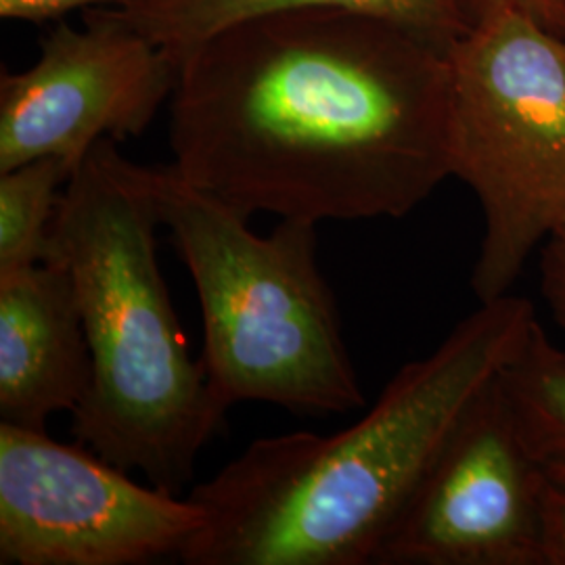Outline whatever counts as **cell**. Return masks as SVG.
Here are the masks:
<instances>
[{
    "label": "cell",
    "mask_w": 565,
    "mask_h": 565,
    "mask_svg": "<svg viewBox=\"0 0 565 565\" xmlns=\"http://www.w3.org/2000/svg\"><path fill=\"white\" fill-rule=\"evenodd\" d=\"M172 168L245 216L403 218L452 177L450 46L352 11L224 28L177 57Z\"/></svg>",
    "instance_id": "6da1fadb"
},
{
    "label": "cell",
    "mask_w": 565,
    "mask_h": 565,
    "mask_svg": "<svg viewBox=\"0 0 565 565\" xmlns=\"http://www.w3.org/2000/svg\"><path fill=\"white\" fill-rule=\"evenodd\" d=\"M539 324L501 296L404 364L363 417L335 434L260 438L191 499L207 515L186 565H366L450 434Z\"/></svg>",
    "instance_id": "7a4b0ae2"
},
{
    "label": "cell",
    "mask_w": 565,
    "mask_h": 565,
    "mask_svg": "<svg viewBox=\"0 0 565 565\" xmlns=\"http://www.w3.org/2000/svg\"><path fill=\"white\" fill-rule=\"evenodd\" d=\"M158 226L149 168L103 139L61 193L46 256L70 270L93 364L72 413L74 440L181 494L226 411L189 354L158 260Z\"/></svg>",
    "instance_id": "3957f363"
},
{
    "label": "cell",
    "mask_w": 565,
    "mask_h": 565,
    "mask_svg": "<svg viewBox=\"0 0 565 565\" xmlns=\"http://www.w3.org/2000/svg\"><path fill=\"white\" fill-rule=\"evenodd\" d=\"M149 172L162 226L198 289L200 361L218 406L264 403L303 415L364 406L317 260V224L279 221L258 235L249 216L184 181L172 163Z\"/></svg>",
    "instance_id": "277c9868"
},
{
    "label": "cell",
    "mask_w": 565,
    "mask_h": 565,
    "mask_svg": "<svg viewBox=\"0 0 565 565\" xmlns=\"http://www.w3.org/2000/svg\"><path fill=\"white\" fill-rule=\"evenodd\" d=\"M452 177L473 191L484 235L480 302L511 294L565 212V39L515 9L473 21L450 46Z\"/></svg>",
    "instance_id": "5b68a950"
},
{
    "label": "cell",
    "mask_w": 565,
    "mask_h": 565,
    "mask_svg": "<svg viewBox=\"0 0 565 565\" xmlns=\"http://www.w3.org/2000/svg\"><path fill=\"white\" fill-rule=\"evenodd\" d=\"M207 515L90 448L0 424V565H142L177 557Z\"/></svg>",
    "instance_id": "8992f818"
},
{
    "label": "cell",
    "mask_w": 565,
    "mask_h": 565,
    "mask_svg": "<svg viewBox=\"0 0 565 565\" xmlns=\"http://www.w3.org/2000/svg\"><path fill=\"white\" fill-rule=\"evenodd\" d=\"M545 480L497 377L429 465L375 564L543 565Z\"/></svg>",
    "instance_id": "52a82bcc"
},
{
    "label": "cell",
    "mask_w": 565,
    "mask_h": 565,
    "mask_svg": "<svg viewBox=\"0 0 565 565\" xmlns=\"http://www.w3.org/2000/svg\"><path fill=\"white\" fill-rule=\"evenodd\" d=\"M177 57L135 30L86 13L60 23L39 61L0 78V172L42 158L76 166L103 139L141 137L170 102Z\"/></svg>",
    "instance_id": "ba28073f"
},
{
    "label": "cell",
    "mask_w": 565,
    "mask_h": 565,
    "mask_svg": "<svg viewBox=\"0 0 565 565\" xmlns=\"http://www.w3.org/2000/svg\"><path fill=\"white\" fill-rule=\"evenodd\" d=\"M93 380L74 282L55 256L0 277V424L46 429Z\"/></svg>",
    "instance_id": "9c48e42d"
},
{
    "label": "cell",
    "mask_w": 565,
    "mask_h": 565,
    "mask_svg": "<svg viewBox=\"0 0 565 565\" xmlns=\"http://www.w3.org/2000/svg\"><path fill=\"white\" fill-rule=\"evenodd\" d=\"M324 9L394 21L446 46H452L471 25L463 0H114L90 13L121 23L179 57L235 23Z\"/></svg>",
    "instance_id": "30bf717a"
},
{
    "label": "cell",
    "mask_w": 565,
    "mask_h": 565,
    "mask_svg": "<svg viewBox=\"0 0 565 565\" xmlns=\"http://www.w3.org/2000/svg\"><path fill=\"white\" fill-rule=\"evenodd\" d=\"M509 413L546 478L565 486V350L539 321L499 375Z\"/></svg>",
    "instance_id": "8fae6325"
},
{
    "label": "cell",
    "mask_w": 565,
    "mask_h": 565,
    "mask_svg": "<svg viewBox=\"0 0 565 565\" xmlns=\"http://www.w3.org/2000/svg\"><path fill=\"white\" fill-rule=\"evenodd\" d=\"M74 166L42 158L0 172V277L42 263Z\"/></svg>",
    "instance_id": "7c38bea8"
},
{
    "label": "cell",
    "mask_w": 565,
    "mask_h": 565,
    "mask_svg": "<svg viewBox=\"0 0 565 565\" xmlns=\"http://www.w3.org/2000/svg\"><path fill=\"white\" fill-rule=\"evenodd\" d=\"M541 289L553 321L565 335V212L541 245Z\"/></svg>",
    "instance_id": "4fadbf2b"
},
{
    "label": "cell",
    "mask_w": 565,
    "mask_h": 565,
    "mask_svg": "<svg viewBox=\"0 0 565 565\" xmlns=\"http://www.w3.org/2000/svg\"><path fill=\"white\" fill-rule=\"evenodd\" d=\"M541 557L543 565H565V486L548 478L541 499Z\"/></svg>",
    "instance_id": "5bb4252c"
},
{
    "label": "cell",
    "mask_w": 565,
    "mask_h": 565,
    "mask_svg": "<svg viewBox=\"0 0 565 565\" xmlns=\"http://www.w3.org/2000/svg\"><path fill=\"white\" fill-rule=\"evenodd\" d=\"M463 4L471 23L497 9H515L562 34L564 0H463Z\"/></svg>",
    "instance_id": "9a60e30c"
},
{
    "label": "cell",
    "mask_w": 565,
    "mask_h": 565,
    "mask_svg": "<svg viewBox=\"0 0 565 565\" xmlns=\"http://www.w3.org/2000/svg\"><path fill=\"white\" fill-rule=\"evenodd\" d=\"M103 2H114V0H0V15L4 20H55L74 9L103 4Z\"/></svg>",
    "instance_id": "2e32d148"
},
{
    "label": "cell",
    "mask_w": 565,
    "mask_h": 565,
    "mask_svg": "<svg viewBox=\"0 0 565 565\" xmlns=\"http://www.w3.org/2000/svg\"><path fill=\"white\" fill-rule=\"evenodd\" d=\"M562 34H564V39H565V0H564V9H562Z\"/></svg>",
    "instance_id": "e0dca14e"
}]
</instances>
